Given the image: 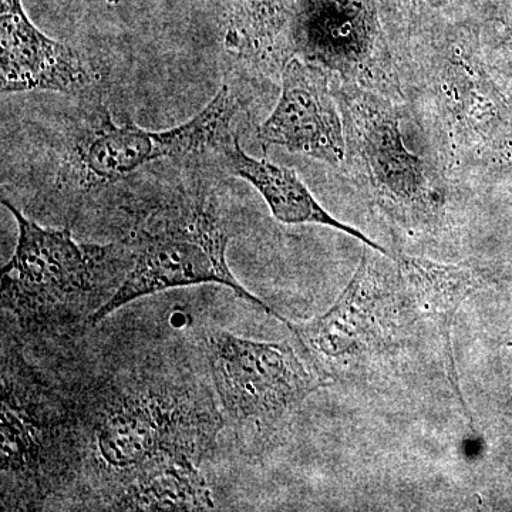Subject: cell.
<instances>
[{
	"label": "cell",
	"instance_id": "2",
	"mask_svg": "<svg viewBox=\"0 0 512 512\" xmlns=\"http://www.w3.org/2000/svg\"><path fill=\"white\" fill-rule=\"evenodd\" d=\"M18 225L15 252L2 271V305L32 330L60 329L94 316L127 274L124 241L80 244L70 229L46 228L3 198Z\"/></svg>",
	"mask_w": 512,
	"mask_h": 512
},
{
	"label": "cell",
	"instance_id": "17",
	"mask_svg": "<svg viewBox=\"0 0 512 512\" xmlns=\"http://www.w3.org/2000/svg\"><path fill=\"white\" fill-rule=\"evenodd\" d=\"M460 0H377L392 43Z\"/></svg>",
	"mask_w": 512,
	"mask_h": 512
},
{
	"label": "cell",
	"instance_id": "6",
	"mask_svg": "<svg viewBox=\"0 0 512 512\" xmlns=\"http://www.w3.org/2000/svg\"><path fill=\"white\" fill-rule=\"evenodd\" d=\"M207 360L221 414L245 443L271 440L326 386L288 342L215 330L207 338Z\"/></svg>",
	"mask_w": 512,
	"mask_h": 512
},
{
	"label": "cell",
	"instance_id": "10",
	"mask_svg": "<svg viewBox=\"0 0 512 512\" xmlns=\"http://www.w3.org/2000/svg\"><path fill=\"white\" fill-rule=\"evenodd\" d=\"M279 77L281 94L275 109L256 131L259 143L264 148H286L289 153L342 168L346 158L345 126L328 74L292 56Z\"/></svg>",
	"mask_w": 512,
	"mask_h": 512
},
{
	"label": "cell",
	"instance_id": "13",
	"mask_svg": "<svg viewBox=\"0 0 512 512\" xmlns=\"http://www.w3.org/2000/svg\"><path fill=\"white\" fill-rule=\"evenodd\" d=\"M393 259L417 313L436 323L439 329L451 389L460 403H463L464 412L470 419L458 380L453 350V328L461 305L474 292L487 285V275L480 266L471 264H441L431 259L409 255H394Z\"/></svg>",
	"mask_w": 512,
	"mask_h": 512
},
{
	"label": "cell",
	"instance_id": "7",
	"mask_svg": "<svg viewBox=\"0 0 512 512\" xmlns=\"http://www.w3.org/2000/svg\"><path fill=\"white\" fill-rule=\"evenodd\" d=\"M293 56L333 86H357L404 103L396 55L377 0H295Z\"/></svg>",
	"mask_w": 512,
	"mask_h": 512
},
{
	"label": "cell",
	"instance_id": "3",
	"mask_svg": "<svg viewBox=\"0 0 512 512\" xmlns=\"http://www.w3.org/2000/svg\"><path fill=\"white\" fill-rule=\"evenodd\" d=\"M345 126L342 168L380 212L410 232L440 231L451 205V181L431 158L407 147L402 101L357 86H333Z\"/></svg>",
	"mask_w": 512,
	"mask_h": 512
},
{
	"label": "cell",
	"instance_id": "15",
	"mask_svg": "<svg viewBox=\"0 0 512 512\" xmlns=\"http://www.w3.org/2000/svg\"><path fill=\"white\" fill-rule=\"evenodd\" d=\"M224 45L256 73L281 74L293 56L295 0H222Z\"/></svg>",
	"mask_w": 512,
	"mask_h": 512
},
{
	"label": "cell",
	"instance_id": "9",
	"mask_svg": "<svg viewBox=\"0 0 512 512\" xmlns=\"http://www.w3.org/2000/svg\"><path fill=\"white\" fill-rule=\"evenodd\" d=\"M18 367L3 356L2 365V495L3 505L30 510L55 490L56 480L66 476L79 453V441L72 439L77 427L67 413L36 404L35 383H22Z\"/></svg>",
	"mask_w": 512,
	"mask_h": 512
},
{
	"label": "cell",
	"instance_id": "8",
	"mask_svg": "<svg viewBox=\"0 0 512 512\" xmlns=\"http://www.w3.org/2000/svg\"><path fill=\"white\" fill-rule=\"evenodd\" d=\"M244 103L231 86L220 87L214 99L190 121L170 130L153 131L128 120L117 126L110 113L97 114L73 150V173L83 190L119 183L144 165L165 158L195 156L224 146Z\"/></svg>",
	"mask_w": 512,
	"mask_h": 512
},
{
	"label": "cell",
	"instance_id": "1",
	"mask_svg": "<svg viewBox=\"0 0 512 512\" xmlns=\"http://www.w3.org/2000/svg\"><path fill=\"white\" fill-rule=\"evenodd\" d=\"M404 104L451 184L512 163V100L458 2L393 42Z\"/></svg>",
	"mask_w": 512,
	"mask_h": 512
},
{
	"label": "cell",
	"instance_id": "12",
	"mask_svg": "<svg viewBox=\"0 0 512 512\" xmlns=\"http://www.w3.org/2000/svg\"><path fill=\"white\" fill-rule=\"evenodd\" d=\"M0 45L2 94L73 93L92 80L79 53L37 28L23 0L0 3Z\"/></svg>",
	"mask_w": 512,
	"mask_h": 512
},
{
	"label": "cell",
	"instance_id": "14",
	"mask_svg": "<svg viewBox=\"0 0 512 512\" xmlns=\"http://www.w3.org/2000/svg\"><path fill=\"white\" fill-rule=\"evenodd\" d=\"M221 153L229 173L255 188L276 221L286 225L312 224L333 228L357 239L377 254L390 256L386 248L362 231L329 214L292 168L272 163L268 158L249 156L239 144L237 134L225 141Z\"/></svg>",
	"mask_w": 512,
	"mask_h": 512
},
{
	"label": "cell",
	"instance_id": "4",
	"mask_svg": "<svg viewBox=\"0 0 512 512\" xmlns=\"http://www.w3.org/2000/svg\"><path fill=\"white\" fill-rule=\"evenodd\" d=\"M96 402L86 417V457L116 484L114 493L163 461L187 457L200 463L220 426L214 406L194 386H107Z\"/></svg>",
	"mask_w": 512,
	"mask_h": 512
},
{
	"label": "cell",
	"instance_id": "11",
	"mask_svg": "<svg viewBox=\"0 0 512 512\" xmlns=\"http://www.w3.org/2000/svg\"><path fill=\"white\" fill-rule=\"evenodd\" d=\"M389 295L383 292L375 261L367 249L356 274L336 299L335 305L318 318L306 322H289L293 338L303 352L318 359L338 360L382 348L390 332Z\"/></svg>",
	"mask_w": 512,
	"mask_h": 512
},
{
	"label": "cell",
	"instance_id": "5",
	"mask_svg": "<svg viewBox=\"0 0 512 512\" xmlns=\"http://www.w3.org/2000/svg\"><path fill=\"white\" fill-rule=\"evenodd\" d=\"M234 238L217 202L207 195H184L151 212L130 237L123 239L128 254L127 274L92 325L109 318L128 303L171 289L215 284L288 325L258 296L252 295L229 269L227 251Z\"/></svg>",
	"mask_w": 512,
	"mask_h": 512
},
{
	"label": "cell",
	"instance_id": "18",
	"mask_svg": "<svg viewBox=\"0 0 512 512\" xmlns=\"http://www.w3.org/2000/svg\"><path fill=\"white\" fill-rule=\"evenodd\" d=\"M107 2L110 3V5H119V3L121 2V0H107Z\"/></svg>",
	"mask_w": 512,
	"mask_h": 512
},
{
	"label": "cell",
	"instance_id": "16",
	"mask_svg": "<svg viewBox=\"0 0 512 512\" xmlns=\"http://www.w3.org/2000/svg\"><path fill=\"white\" fill-rule=\"evenodd\" d=\"M114 511L214 510L210 487L191 458H174L141 471L111 495Z\"/></svg>",
	"mask_w": 512,
	"mask_h": 512
}]
</instances>
